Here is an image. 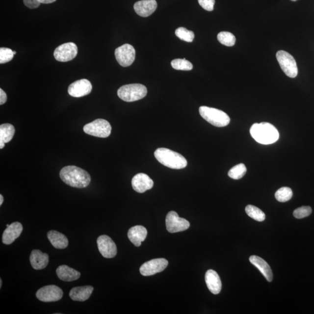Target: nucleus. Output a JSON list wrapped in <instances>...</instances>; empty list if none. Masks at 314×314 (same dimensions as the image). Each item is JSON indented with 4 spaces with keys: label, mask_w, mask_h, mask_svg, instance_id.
Listing matches in <instances>:
<instances>
[{
    "label": "nucleus",
    "mask_w": 314,
    "mask_h": 314,
    "mask_svg": "<svg viewBox=\"0 0 314 314\" xmlns=\"http://www.w3.org/2000/svg\"><path fill=\"white\" fill-rule=\"evenodd\" d=\"M3 202H4V197H3L2 194H0V206H1Z\"/></svg>",
    "instance_id": "4c0bfd02"
},
{
    "label": "nucleus",
    "mask_w": 314,
    "mask_h": 314,
    "mask_svg": "<svg viewBox=\"0 0 314 314\" xmlns=\"http://www.w3.org/2000/svg\"><path fill=\"white\" fill-rule=\"evenodd\" d=\"M245 211L250 218L257 221L262 222L265 219V213L256 206L248 205L246 207Z\"/></svg>",
    "instance_id": "a878e982"
},
{
    "label": "nucleus",
    "mask_w": 314,
    "mask_h": 314,
    "mask_svg": "<svg viewBox=\"0 0 314 314\" xmlns=\"http://www.w3.org/2000/svg\"><path fill=\"white\" fill-rule=\"evenodd\" d=\"M14 55H15L16 54H17V52H14Z\"/></svg>",
    "instance_id": "a19ab883"
},
{
    "label": "nucleus",
    "mask_w": 314,
    "mask_h": 314,
    "mask_svg": "<svg viewBox=\"0 0 314 314\" xmlns=\"http://www.w3.org/2000/svg\"><path fill=\"white\" fill-rule=\"evenodd\" d=\"M14 55V52L11 49L5 47L0 49V64H5L11 61L13 59Z\"/></svg>",
    "instance_id": "2f4dec72"
},
{
    "label": "nucleus",
    "mask_w": 314,
    "mask_h": 314,
    "mask_svg": "<svg viewBox=\"0 0 314 314\" xmlns=\"http://www.w3.org/2000/svg\"><path fill=\"white\" fill-rule=\"evenodd\" d=\"M147 236L146 228L140 225L131 228L128 233L129 239L136 247L140 246L141 243L145 240Z\"/></svg>",
    "instance_id": "aec40b11"
},
{
    "label": "nucleus",
    "mask_w": 314,
    "mask_h": 314,
    "mask_svg": "<svg viewBox=\"0 0 314 314\" xmlns=\"http://www.w3.org/2000/svg\"><path fill=\"white\" fill-rule=\"evenodd\" d=\"M36 297L45 303L55 302L61 300L63 296L61 288L55 285L46 286L37 291Z\"/></svg>",
    "instance_id": "9d476101"
},
{
    "label": "nucleus",
    "mask_w": 314,
    "mask_h": 314,
    "mask_svg": "<svg viewBox=\"0 0 314 314\" xmlns=\"http://www.w3.org/2000/svg\"><path fill=\"white\" fill-rule=\"evenodd\" d=\"M165 222L167 231L172 234L186 231L190 225L186 219L180 217L177 212L173 211L166 215Z\"/></svg>",
    "instance_id": "6e6552de"
},
{
    "label": "nucleus",
    "mask_w": 314,
    "mask_h": 314,
    "mask_svg": "<svg viewBox=\"0 0 314 314\" xmlns=\"http://www.w3.org/2000/svg\"><path fill=\"white\" fill-rule=\"evenodd\" d=\"M15 132L13 125L4 124L0 125V141L7 143L13 138Z\"/></svg>",
    "instance_id": "393cba45"
},
{
    "label": "nucleus",
    "mask_w": 314,
    "mask_h": 314,
    "mask_svg": "<svg viewBox=\"0 0 314 314\" xmlns=\"http://www.w3.org/2000/svg\"><path fill=\"white\" fill-rule=\"evenodd\" d=\"M56 272L59 279L65 282L76 281L80 276L79 272L65 265L58 266V268L56 269Z\"/></svg>",
    "instance_id": "4be33fe9"
},
{
    "label": "nucleus",
    "mask_w": 314,
    "mask_h": 314,
    "mask_svg": "<svg viewBox=\"0 0 314 314\" xmlns=\"http://www.w3.org/2000/svg\"><path fill=\"white\" fill-rule=\"evenodd\" d=\"M168 265V261L164 259L150 260L141 266L140 274L145 276L154 275L164 271Z\"/></svg>",
    "instance_id": "ddd939ff"
},
{
    "label": "nucleus",
    "mask_w": 314,
    "mask_h": 314,
    "mask_svg": "<svg viewBox=\"0 0 314 314\" xmlns=\"http://www.w3.org/2000/svg\"><path fill=\"white\" fill-rule=\"evenodd\" d=\"M78 54V47L74 43L63 44L55 50L54 56L56 61L68 62L76 57Z\"/></svg>",
    "instance_id": "9b49d317"
},
{
    "label": "nucleus",
    "mask_w": 314,
    "mask_h": 314,
    "mask_svg": "<svg viewBox=\"0 0 314 314\" xmlns=\"http://www.w3.org/2000/svg\"><path fill=\"white\" fill-rule=\"evenodd\" d=\"M291 1H297V0H291Z\"/></svg>",
    "instance_id": "79ce46f5"
},
{
    "label": "nucleus",
    "mask_w": 314,
    "mask_h": 314,
    "mask_svg": "<svg viewBox=\"0 0 314 314\" xmlns=\"http://www.w3.org/2000/svg\"><path fill=\"white\" fill-rule=\"evenodd\" d=\"M199 112L203 119L216 127H227L230 123V118L221 110L202 106L199 108Z\"/></svg>",
    "instance_id": "20e7f679"
},
{
    "label": "nucleus",
    "mask_w": 314,
    "mask_h": 314,
    "mask_svg": "<svg viewBox=\"0 0 314 314\" xmlns=\"http://www.w3.org/2000/svg\"><path fill=\"white\" fill-rule=\"evenodd\" d=\"M92 90V83L86 78H83L71 84L68 91L69 94L72 97H81L88 95Z\"/></svg>",
    "instance_id": "4468645a"
},
{
    "label": "nucleus",
    "mask_w": 314,
    "mask_h": 314,
    "mask_svg": "<svg viewBox=\"0 0 314 314\" xmlns=\"http://www.w3.org/2000/svg\"><path fill=\"white\" fill-rule=\"evenodd\" d=\"M47 237L52 246L57 249H64L68 246V240L64 235L55 231H50Z\"/></svg>",
    "instance_id": "b1692460"
},
{
    "label": "nucleus",
    "mask_w": 314,
    "mask_h": 314,
    "mask_svg": "<svg viewBox=\"0 0 314 314\" xmlns=\"http://www.w3.org/2000/svg\"><path fill=\"white\" fill-rule=\"evenodd\" d=\"M250 134L257 142L265 145L275 143L279 137L278 131L274 126L267 122L253 125Z\"/></svg>",
    "instance_id": "f03ea898"
},
{
    "label": "nucleus",
    "mask_w": 314,
    "mask_h": 314,
    "mask_svg": "<svg viewBox=\"0 0 314 314\" xmlns=\"http://www.w3.org/2000/svg\"><path fill=\"white\" fill-rule=\"evenodd\" d=\"M312 213V209L310 206L301 207L294 210L293 215L297 219L307 217Z\"/></svg>",
    "instance_id": "473e14b6"
},
{
    "label": "nucleus",
    "mask_w": 314,
    "mask_h": 314,
    "mask_svg": "<svg viewBox=\"0 0 314 314\" xmlns=\"http://www.w3.org/2000/svg\"><path fill=\"white\" fill-rule=\"evenodd\" d=\"M23 231V225L20 222H16L9 225L6 228L2 235V243L5 244H11L17 239Z\"/></svg>",
    "instance_id": "dca6fc26"
},
{
    "label": "nucleus",
    "mask_w": 314,
    "mask_h": 314,
    "mask_svg": "<svg viewBox=\"0 0 314 314\" xmlns=\"http://www.w3.org/2000/svg\"><path fill=\"white\" fill-rule=\"evenodd\" d=\"M59 176L65 183L73 187H86L91 182L89 173L76 166H65L59 172Z\"/></svg>",
    "instance_id": "f257e3e1"
},
{
    "label": "nucleus",
    "mask_w": 314,
    "mask_h": 314,
    "mask_svg": "<svg viewBox=\"0 0 314 314\" xmlns=\"http://www.w3.org/2000/svg\"><path fill=\"white\" fill-rule=\"evenodd\" d=\"M201 7L207 11H212L215 1V0H198Z\"/></svg>",
    "instance_id": "72a5a7b5"
},
{
    "label": "nucleus",
    "mask_w": 314,
    "mask_h": 314,
    "mask_svg": "<svg viewBox=\"0 0 314 314\" xmlns=\"http://www.w3.org/2000/svg\"><path fill=\"white\" fill-rule=\"evenodd\" d=\"M217 38L220 43L226 46H234L236 43L235 36L228 31H221L218 34Z\"/></svg>",
    "instance_id": "cd10ccee"
},
{
    "label": "nucleus",
    "mask_w": 314,
    "mask_h": 314,
    "mask_svg": "<svg viewBox=\"0 0 314 314\" xmlns=\"http://www.w3.org/2000/svg\"><path fill=\"white\" fill-rule=\"evenodd\" d=\"M24 4L30 9L38 8L40 2L38 0H24Z\"/></svg>",
    "instance_id": "f704fd0d"
},
{
    "label": "nucleus",
    "mask_w": 314,
    "mask_h": 314,
    "mask_svg": "<svg viewBox=\"0 0 314 314\" xmlns=\"http://www.w3.org/2000/svg\"><path fill=\"white\" fill-rule=\"evenodd\" d=\"M155 156L158 162L169 168L183 169L186 168L187 165V160L183 156L168 149H157L155 152Z\"/></svg>",
    "instance_id": "7ed1b4c3"
},
{
    "label": "nucleus",
    "mask_w": 314,
    "mask_h": 314,
    "mask_svg": "<svg viewBox=\"0 0 314 314\" xmlns=\"http://www.w3.org/2000/svg\"><path fill=\"white\" fill-rule=\"evenodd\" d=\"M293 196V191L289 187H284L279 188L275 193L276 199L279 202H287Z\"/></svg>",
    "instance_id": "c756f323"
},
{
    "label": "nucleus",
    "mask_w": 314,
    "mask_h": 314,
    "mask_svg": "<svg viewBox=\"0 0 314 314\" xmlns=\"http://www.w3.org/2000/svg\"><path fill=\"white\" fill-rule=\"evenodd\" d=\"M30 262L34 269H45L49 262L48 254L43 253L39 250H34L31 251L30 254Z\"/></svg>",
    "instance_id": "6ab92c4d"
},
{
    "label": "nucleus",
    "mask_w": 314,
    "mask_h": 314,
    "mask_svg": "<svg viewBox=\"0 0 314 314\" xmlns=\"http://www.w3.org/2000/svg\"><path fill=\"white\" fill-rule=\"evenodd\" d=\"M111 126L107 121L97 119L84 125L83 131L87 134L97 137H108L111 133Z\"/></svg>",
    "instance_id": "423d86ee"
},
{
    "label": "nucleus",
    "mask_w": 314,
    "mask_h": 314,
    "mask_svg": "<svg viewBox=\"0 0 314 314\" xmlns=\"http://www.w3.org/2000/svg\"><path fill=\"white\" fill-rule=\"evenodd\" d=\"M175 34L178 38L185 42L191 43L194 39V33L193 31L188 30L186 28L181 27L178 28L175 30Z\"/></svg>",
    "instance_id": "7c9ffc66"
},
{
    "label": "nucleus",
    "mask_w": 314,
    "mask_h": 314,
    "mask_svg": "<svg viewBox=\"0 0 314 314\" xmlns=\"http://www.w3.org/2000/svg\"><path fill=\"white\" fill-rule=\"evenodd\" d=\"M276 59L284 73L288 77L294 78L297 76V63L293 56L287 52L279 51L276 53Z\"/></svg>",
    "instance_id": "0eeeda50"
},
{
    "label": "nucleus",
    "mask_w": 314,
    "mask_h": 314,
    "mask_svg": "<svg viewBox=\"0 0 314 314\" xmlns=\"http://www.w3.org/2000/svg\"><path fill=\"white\" fill-rule=\"evenodd\" d=\"M5 146V143L0 141V149H2Z\"/></svg>",
    "instance_id": "58836bf2"
},
{
    "label": "nucleus",
    "mask_w": 314,
    "mask_h": 314,
    "mask_svg": "<svg viewBox=\"0 0 314 314\" xmlns=\"http://www.w3.org/2000/svg\"><path fill=\"white\" fill-rule=\"evenodd\" d=\"M249 260L252 264L259 269L267 281L269 282L272 281L273 273L271 267L265 260L257 256H251Z\"/></svg>",
    "instance_id": "412c9836"
},
{
    "label": "nucleus",
    "mask_w": 314,
    "mask_h": 314,
    "mask_svg": "<svg viewBox=\"0 0 314 314\" xmlns=\"http://www.w3.org/2000/svg\"><path fill=\"white\" fill-rule=\"evenodd\" d=\"M38 1L42 4H51V3L55 2L56 0H38Z\"/></svg>",
    "instance_id": "e433bc0d"
},
{
    "label": "nucleus",
    "mask_w": 314,
    "mask_h": 314,
    "mask_svg": "<svg viewBox=\"0 0 314 314\" xmlns=\"http://www.w3.org/2000/svg\"><path fill=\"white\" fill-rule=\"evenodd\" d=\"M94 288L91 286L75 287L72 288L70 292L71 299L76 301H84L89 299L92 295Z\"/></svg>",
    "instance_id": "5701e85b"
},
{
    "label": "nucleus",
    "mask_w": 314,
    "mask_h": 314,
    "mask_svg": "<svg viewBox=\"0 0 314 314\" xmlns=\"http://www.w3.org/2000/svg\"><path fill=\"white\" fill-rule=\"evenodd\" d=\"M117 93L119 98L123 101L133 102L145 97L147 94V89L143 84H130L119 88Z\"/></svg>",
    "instance_id": "39448f33"
},
{
    "label": "nucleus",
    "mask_w": 314,
    "mask_h": 314,
    "mask_svg": "<svg viewBox=\"0 0 314 314\" xmlns=\"http://www.w3.org/2000/svg\"><path fill=\"white\" fill-rule=\"evenodd\" d=\"M246 166L243 164H239L234 166L228 172V176L233 180H238L242 178L246 174Z\"/></svg>",
    "instance_id": "bb28decb"
},
{
    "label": "nucleus",
    "mask_w": 314,
    "mask_h": 314,
    "mask_svg": "<svg viewBox=\"0 0 314 314\" xmlns=\"http://www.w3.org/2000/svg\"><path fill=\"white\" fill-rule=\"evenodd\" d=\"M205 281L207 287L212 293L218 294L222 288V282L217 272L209 269L207 271Z\"/></svg>",
    "instance_id": "a211bd4d"
},
{
    "label": "nucleus",
    "mask_w": 314,
    "mask_h": 314,
    "mask_svg": "<svg viewBox=\"0 0 314 314\" xmlns=\"http://www.w3.org/2000/svg\"><path fill=\"white\" fill-rule=\"evenodd\" d=\"M173 68L176 70L191 71L193 68L191 63L186 59H175L171 62Z\"/></svg>",
    "instance_id": "c85d7f7f"
},
{
    "label": "nucleus",
    "mask_w": 314,
    "mask_h": 314,
    "mask_svg": "<svg viewBox=\"0 0 314 314\" xmlns=\"http://www.w3.org/2000/svg\"><path fill=\"white\" fill-rule=\"evenodd\" d=\"M115 55L119 65L127 67L133 64L136 51L132 46L125 44L115 50Z\"/></svg>",
    "instance_id": "1a4fd4ad"
},
{
    "label": "nucleus",
    "mask_w": 314,
    "mask_h": 314,
    "mask_svg": "<svg viewBox=\"0 0 314 314\" xmlns=\"http://www.w3.org/2000/svg\"><path fill=\"white\" fill-rule=\"evenodd\" d=\"M97 243L100 253L105 258L112 259L117 255V246L108 236H100L97 238Z\"/></svg>",
    "instance_id": "f8f14e48"
},
{
    "label": "nucleus",
    "mask_w": 314,
    "mask_h": 314,
    "mask_svg": "<svg viewBox=\"0 0 314 314\" xmlns=\"http://www.w3.org/2000/svg\"><path fill=\"white\" fill-rule=\"evenodd\" d=\"M9 225H7V227H8Z\"/></svg>",
    "instance_id": "37998d69"
},
{
    "label": "nucleus",
    "mask_w": 314,
    "mask_h": 314,
    "mask_svg": "<svg viewBox=\"0 0 314 314\" xmlns=\"http://www.w3.org/2000/svg\"><path fill=\"white\" fill-rule=\"evenodd\" d=\"M131 185L137 193H143L153 187L154 182L148 175L140 173L133 178Z\"/></svg>",
    "instance_id": "2eb2a0df"
},
{
    "label": "nucleus",
    "mask_w": 314,
    "mask_h": 314,
    "mask_svg": "<svg viewBox=\"0 0 314 314\" xmlns=\"http://www.w3.org/2000/svg\"><path fill=\"white\" fill-rule=\"evenodd\" d=\"M157 8L156 0H141L134 5V9L137 15L142 17H148L155 12Z\"/></svg>",
    "instance_id": "f3484780"
},
{
    "label": "nucleus",
    "mask_w": 314,
    "mask_h": 314,
    "mask_svg": "<svg viewBox=\"0 0 314 314\" xmlns=\"http://www.w3.org/2000/svg\"><path fill=\"white\" fill-rule=\"evenodd\" d=\"M7 96L2 89H0V105H4L7 102Z\"/></svg>",
    "instance_id": "c9c22d12"
},
{
    "label": "nucleus",
    "mask_w": 314,
    "mask_h": 314,
    "mask_svg": "<svg viewBox=\"0 0 314 314\" xmlns=\"http://www.w3.org/2000/svg\"><path fill=\"white\" fill-rule=\"evenodd\" d=\"M2 287V279H0V288Z\"/></svg>",
    "instance_id": "ea45409f"
}]
</instances>
